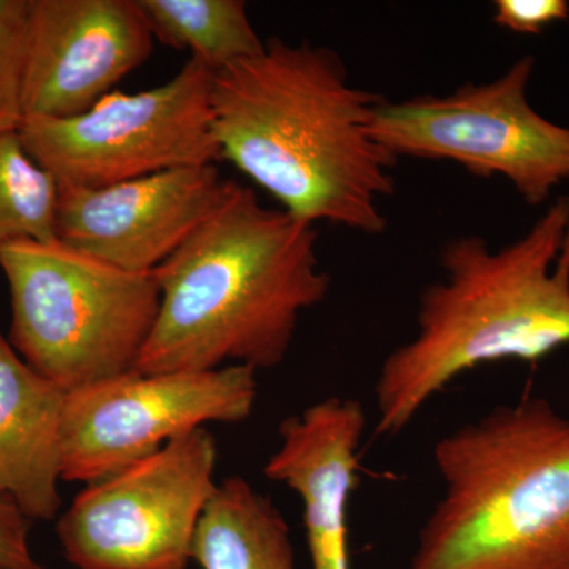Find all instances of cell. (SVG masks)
Masks as SVG:
<instances>
[{
  "label": "cell",
  "mask_w": 569,
  "mask_h": 569,
  "mask_svg": "<svg viewBox=\"0 0 569 569\" xmlns=\"http://www.w3.org/2000/svg\"><path fill=\"white\" fill-rule=\"evenodd\" d=\"M9 283L7 337L66 392L137 370L160 307L156 277L122 271L59 241L0 246Z\"/></svg>",
  "instance_id": "cell-5"
},
{
  "label": "cell",
  "mask_w": 569,
  "mask_h": 569,
  "mask_svg": "<svg viewBox=\"0 0 569 569\" xmlns=\"http://www.w3.org/2000/svg\"><path fill=\"white\" fill-rule=\"evenodd\" d=\"M217 460L216 437L200 427L88 485L56 523L63 557L73 569H189Z\"/></svg>",
  "instance_id": "cell-8"
},
{
  "label": "cell",
  "mask_w": 569,
  "mask_h": 569,
  "mask_svg": "<svg viewBox=\"0 0 569 569\" xmlns=\"http://www.w3.org/2000/svg\"><path fill=\"white\" fill-rule=\"evenodd\" d=\"M383 100L355 88L329 48L272 39L213 74V138L296 219L378 236L399 160L372 134Z\"/></svg>",
  "instance_id": "cell-1"
},
{
  "label": "cell",
  "mask_w": 569,
  "mask_h": 569,
  "mask_svg": "<svg viewBox=\"0 0 569 569\" xmlns=\"http://www.w3.org/2000/svg\"><path fill=\"white\" fill-rule=\"evenodd\" d=\"M493 22L523 36L541 33L550 24L569 20L567 0H497Z\"/></svg>",
  "instance_id": "cell-18"
},
{
  "label": "cell",
  "mask_w": 569,
  "mask_h": 569,
  "mask_svg": "<svg viewBox=\"0 0 569 569\" xmlns=\"http://www.w3.org/2000/svg\"><path fill=\"white\" fill-rule=\"evenodd\" d=\"M0 569H43L29 542V519L0 493Z\"/></svg>",
  "instance_id": "cell-19"
},
{
  "label": "cell",
  "mask_w": 569,
  "mask_h": 569,
  "mask_svg": "<svg viewBox=\"0 0 569 569\" xmlns=\"http://www.w3.org/2000/svg\"><path fill=\"white\" fill-rule=\"evenodd\" d=\"M533 71V56H523L489 82H467L447 96L383 100L372 134L397 159L458 163L477 178L500 176L527 204L546 203L569 179V129L529 103Z\"/></svg>",
  "instance_id": "cell-6"
},
{
  "label": "cell",
  "mask_w": 569,
  "mask_h": 569,
  "mask_svg": "<svg viewBox=\"0 0 569 569\" xmlns=\"http://www.w3.org/2000/svg\"><path fill=\"white\" fill-rule=\"evenodd\" d=\"M153 40L138 0H31L22 116L91 110L151 58Z\"/></svg>",
  "instance_id": "cell-10"
},
{
  "label": "cell",
  "mask_w": 569,
  "mask_h": 569,
  "mask_svg": "<svg viewBox=\"0 0 569 569\" xmlns=\"http://www.w3.org/2000/svg\"><path fill=\"white\" fill-rule=\"evenodd\" d=\"M445 279L419 298L418 331L385 358L377 436H397L432 397L479 366L535 365L569 346V197L501 249L481 236L445 246Z\"/></svg>",
  "instance_id": "cell-3"
},
{
  "label": "cell",
  "mask_w": 569,
  "mask_h": 569,
  "mask_svg": "<svg viewBox=\"0 0 569 569\" xmlns=\"http://www.w3.org/2000/svg\"><path fill=\"white\" fill-rule=\"evenodd\" d=\"M200 569H296L290 527L271 498L242 477L217 485L198 526Z\"/></svg>",
  "instance_id": "cell-14"
},
{
  "label": "cell",
  "mask_w": 569,
  "mask_h": 569,
  "mask_svg": "<svg viewBox=\"0 0 569 569\" xmlns=\"http://www.w3.org/2000/svg\"><path fill=\"white\" fill-rule=\"evenodd\" d=\"M153 39L219 73L263 50L242 0H138Z\"/></svg>",
  "instance_id": "cell-15"
},
{
  "label": "cell",
  "mask_w": 569,
  "mask_h": 569,
  "mask_svg": "<svg viewBox=\"0 0 569 569\" xmlns=\"http://www.w3.org/2000/svg\"><path fill=\"white\" fill-rule=\"evenodd\" d=\"M59 183L26 151L18 130L0 132V246L58 241Z\"/></svg>",
  "instance_id": "cell-16"
},
{
  "label": "cell",
  "mask_w": 569,
  "mask_h": 569,
  "mask_svg": "<svg viewBox=\"0 0 569 569\" xmlns=\"http://www.w3.org/2000/svg\"><path fill=\"white\" fill-rule=\"evenodd\" d=\"M443 496L408 569H569V418L500 406L441 437Z\"/></svg>",
  "instance_id": "cell-4"
},
{
  "label": "cell",
  "mask_w": 569,
  "mask_h": 569,
  "mask_svg": "<svg viewBox=\"0 0 569 569\" xmlns=\"http://www.w3.org/2000/svg\"><path fill=\"white\" fill-rule=\"evenodd\" d=\"M66 396L0 335V493L29 520L61 511Z\"/></svg>",
  "instance_id": "cell-13"
},
{
  "label": "cell",
  "mask_w": 569,
  "mask_h": 569,
  "mask_svg": "<svg viewBox=\"0 0 569 569\" xmlns=\"http://www.w3.org/2000/svg\"><path fill=\"white\" fill-rule=\"evenodd\" d=\"M317 241L313 224L266 208L250 187L224 182L212 212L152 272L160 307L137 370L282 365L302 312L331 290Z\"/></svg>",
  "instance_id": "cell-2"
},
{
  "label": "cell",
  "mask_w": 569,
  "mask_h": 569,
  "mask_svg": "<svg viewBox=\"0 0 569 569\" xmlns=\"http://www.w3.org/2000/svg\"><path fill=\"white\" fill-rule=\"evenodd\" d=\"M257 372L224 366L200 372L140 370L67 392L62 479L93 482L156 455L176 437L252 417Z\"/></svg>",
  "instance_id": "cell-9"
},
{
  "label": "cell",
  "mask_w": 569,
  "mask_h": 569,
  "mask_svg": "<svg viewBox=\"0 0 569 569\" xmlns=\"http://www.w3.org/2000/svg\"><path fill=\"white\" fill-rule=\"evenodd\" d=\"M213 73L189 59L162 86L111 92L66 119H22L29 156L59 187L99 189L222 160L212 132Z\"/></svg>",
  "instance_id": "cell-7"
},
{
  "label": "cell",
  "mask_w": 569,
  "mask_h": 569,
  "mask_svg": "<svg viewBox=\"0 0 569 569\" xmlns=\"http://www.w3.org/2000/svg\"><path fill=\"white\" fill-rule=\"evenodd\" d=\"M366 426L359 400L332 396L279 427V448L264 475L301 500L310 569H351L348 505L359 485Z\"/></svg>",
  "instance_id": "cell-12"
},
{
  "label": "cell",
  "mask_w": 569,
  "mask_h": 569,
  "mask_svg": "<svg viewBox=\"0 0 569 569\" xmlns=\"http://www.w3.org/2000/svg\"><path fill=\"white\" fill-rule=\"evenodd\" d=\"M224 182L204 164L99 189L59 187L56 236L122 271L151 274L212 212Z\"/></svg>",
  "instance_id": "cell-11"
},
{
  "label": "cell",
  "mask_w": 569,
  "mask_h": 569,
  "mask_svg": "<svg viewBox=\"0 0 569 569\" xmlns=\"http://www.w3.org/2000/svg\"><path fill=\"white\" fill-rule=\"evenodd\" d=\"M31 0H0V132L20 129Z\"/></svg>",
  "instance_id": "cell-17"
}]
</instances>
